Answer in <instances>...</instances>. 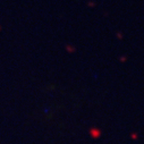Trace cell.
<instances>
[{
  "label": "cell",
  "instance_id": "obj_1",
  "mask_svg": "<svg viewBox=\"0 0 144 144\" xmlns=\"http://www.w3.org/2000/svg\"><path fill=\"white\" fill-rule=\"evenodd\" d=\"M89 134H90V136H91L92 138H99V137H101V135H102V132H101V129H99V128H97V127H91L89 129Z\"/></svg>",
  "mask_w": 144,
  "mask_h": 144
},
{
  "label": "cell",
  "instance_id": "obj_2",
  "mask_svg": "<svg viewBox=\"0 0 144 144\" xmlns=\"http://www.w3.org/2000/svg\"><path fill=\"white\" fill-rule=\"evenodd\" d=\"M131 137L133 138V140H137V138H138V134L137 133H132L131 134Z\"/></svg>",
  "mask_w": 144,
  "mask_h": 144
}]
</instances>
